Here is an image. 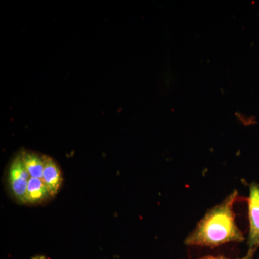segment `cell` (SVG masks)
I'll use <instances>...</instances> for the list:
<instances>
[{
	"label": "cell",
	"instance_id": "3957f363",
	"mask_svg": "<svg viewBox=\"0 0 259 259\" xmlns=\"http://www.w3.org/2000/svg\"><path fill=\"white\" fill-rule=\"evenodd\" d=\"M248 205L249 219L248 250L255 252L259 248V184L257 182L250 184Z\"/></svg>",
	"mask_w": 259,
	"mask_h": 259
},
{
	"label": "cell",
	"instance_id": "7a4b0ae2",
	"mask_svg": "<svg viewBox=\"0 0 259 259\" xmlns=\"http://www.w3.org/2000/svg\"><path fill=\"white\" fill-rule=\"evenodd\" d=\"M30 178L18 153L10 163L8 180L10 192L20 203L27 204V189Z\"/></svg>",
	"mask_w": 259,
	"mask_h": 259
},
{
	"label": "cell",
	"instance_id": "6da1fadb",
	"mask_svg": "<svg viewBox=\"0 0 259 259\" xmlns=\"http://www.w3.org/2000/svg\"><path fill=\"white\" fill-rule=\"evenodd\" d=\"M238 195V191L233 190L221 203L209 209L185 238V244L215 248L244 241V236L237 226L233 209Z\"/></svg>",
	"mask_w": 259,
	"mask_h": 259
},
{
	"label": "cell",
	"instance_id": "52a82bcc",
	"mask_svg": "<svg viewBox=\"0 0 259 259\" xmlns=\"http://www.w3.org/2000/svg\"><path fill=\"white\" fill-rule=\"evenodd\" d=\"M255 252L251 251V250H248V253L243 256V258H236V259H253V255H254ZM197 259H231V258H225V257L223 256H212V255H209V256H204L202 257V258H197Z\"/></svg>",
	"mask_w": 259,
	"mask_h": 259
},
{
	"label": "cell",
	"instance_id": "277c9868",
	"mask_svg": "<svg viewBox=\"0 0 259 259\" xmlns=\"http://www.w3.org/2000/svg\"><path fill=\"white\" fill-rule=\"evenodd\" d=\"M44 160L45 167L42 180L47 186L50 195L53 197L58 193L60 189L63 181L62 175L60 166L55 160L47 155H44Z\"/></svg>",
	"mask_w": 259,
	"mask_h": 259
},
{
	"label": "cell",
	"instance_id": "5b68a950",
	"mask_svg": "<svg viewBox=\"0 0 259 259\" xmlns=\"http://www.w3.org/2000/svg\"><path fill=\"white\" fill-rule=\"evenodd\" d=\"M20 157L30 177L41 179L44 175L45 160L44 155L23 149L20 153Z\"/></svg>",
	"mask_w": 259,
	"mask_h": 259
},
{
	"label": "cell",
	"instance_id": "8992f818",
	"mask_svg": "<svg viewBox=\"0 0 259 259\" xmlns=\"http://www.w3.org/2000/svg\"><path fill=\"white\" fill-rule=\"evenodd\" d=\"M51 197L41 179L30 177L27 189V204L42 203Z\"/></svg>",
	"mask_w": 259,
	"mask_h": 259
}]
</instances>
